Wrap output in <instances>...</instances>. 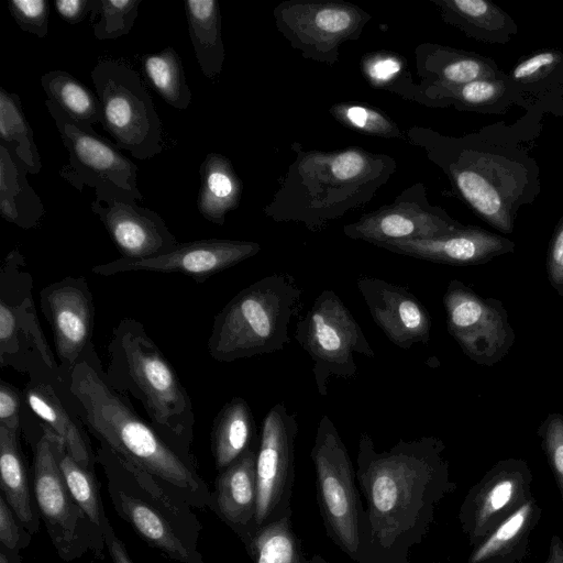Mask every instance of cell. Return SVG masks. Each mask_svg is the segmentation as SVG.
<instances>
[{"label":"cell","instance_id":"obj_1","mask_svg":"<svg viewBox=\"0 0 563 563\" xmlns=\"http://www.w3.org/2000/svg\"><path fill=\"white\" fill-rule=\"evenodd\" d=\"M444 442L433 435L400 440L378 452L361 433L356 479L366 499L356 563H411L435 522L441 501L456 489Z\"/></svg>","mask_w":563,"mask_h":563},{"label":"cell","instance_id":"obj_2","mask_svg":"<svg viewBox=\"0 0 563 563\" xmlns=\"http://www.w3.org/2000/svg\"><path fill=\"white\" fill-rule=\"evenodd\" d=\"M406 141L422 148L446 175L455 195L505 234L512 233L519 208L532 203L540 191L536 161L503 125L460 137L412 126Z\"/></svg>","mask_w":563,"mask_h":563},{"label":"cell","instance_id":"obj_3","mask_svg":"<svg viewBox=\"0 0 563 563\" xmlns=\"http://www.w3.org/2000/svg\"><path fill=\"white\" fill-rule=\"evenodd\" d=\"M56 386L69 410L100 444L173 486L195 508H211V492L198 474L196 461L169 445L135 411L129 397L109 384L93 345L70 371L60 375Z\"/></svg>","mask_w":563,"mask_h":563},{"label":"cell","instance_id":"obj_4","mask_svg":"<svg viewBox=\"0 0 563 563\" xmlns=\"http://www.w3.org/2000/svg\"><path fill=\"white\" fill-rule=\"evenodd\" d=\"M295 158L264 208L276 222L301 223L312 232L367 205L396 170L395 159L361 146L305 150L291 144Z\"/></svg>","mask_w":563,"mask_h":563},{"label":"cell","instance_id":"obj_5","mask_svg":"<svg viewBox=\"0 0 563 563\" xmlns=\"http://www.w3.org/2000/svg\"><path fill=\"white\" fill-rule=\"evenodd\" d=\"M107 353L104 375L109 384L118 393L136 399L164 440L195 461L191 445L196 419L191 399L143 323L134 318L121 319L111 332Z\"/></svg>","mask_w":563,"mask_h":563},{"label":"cell","instance_id":"obj_6","mask_svg":"<svg viewBox=\"0 0 563 563\" xmlns=\"http://www.w3.org/2000/svg\"><path fill=\"white\" fill-rule=\"evenodd\" d=\"M117 514L150 547L179 563H206L198 550L202 526L186 497L100 444L96 453Z\"/></svg>","mask_w":563,"mask_h":563},{"label":"cell","instance_id":"obj_7","mask_svg":"<svg viewBox=\"0 0 563 563\" xmlns=\"http://www.w3.org/2000/svg\"><path fill=\"white\" fill-rule=\"evenodd\" d=\"M301 297L302 289L288 273H274L245 287L214 316L210 356L230 363L283 350Z\"/></svg>","mask_w":563,"mask_h":563},{"label":"cell","instance_id":"obj_8","mask_svg":"<svg viewBox=\"0 0 563 563\" xmlns=\"http://www.w3.org/2000/svg\"><path fill=\"white\" fill-rule=\"evenodd\" d=\"M33 443L32 481L35 504L58 556L71 562L90 552L103 559V530L87 517L64 479L59 460L66 450L52 429L38 421Z\"/></svg>","mask_w":563,"mask_h":563},{"label":"cell","instance_id":"obj_9","mask_svg":"<svg viewBox=\"0 0 563 563\" xmlns=\"http://www.w3.org/2000/svg\"><path fill=\"white\" fill-rule=\"evenodd\" d=\"M90 76L100 103V124L114 144L142 161L159 154L161 120L139 73L123 62L102 59Z\"/></svg>","mask_w":563,"mask_h":563},{"label":"cell","instance_id":"obj_10","mask_svg":"<svg viewBox=\"0 0 563 563\" xmlns=\"http://www.w3.org/2000/svg\"><path fill=\"white\" fill-rule=\"evenodd\" d=\"M310 456L316 472L317 501L327 534L341 551L357 562L364 508L347 449L327 415L318 423Z\"/></svg>","mask_w":563,"mask_h":563},{"label":"cell","instance_id":"obj_11","mask_svg":"<svg viewBox=\"0 0 563 563\" xmlns=\"http://www.w3.org/2000/svg\"><path fill=\"white\" fill-rule=\"evenodd\" d=\"M33 279L18 249L0 269V364L25 375L52 373L59 366L45 339L32 297Z\"/></svg>","mask_w":563,"mask_h":563},{"label":"cell","instance_id":"obj_12","mask_svg":"<svg viewBox=\"0 0 563 563\" xmlns=\"http://www.w3.org/2000/svg\"><path fill=\"white\" fill-rule=\"evenodd\" d=\"M295 339L313 362L312 373L321 396L328 394L330 377L349 379L356 375V355L375 357L358 322L331 289L321 291L297 322Z\"/></svg>","mask_w":563,"mask_h":563},{"label":"cell","instance_id":"obj_13","mask_svg":"<svg viewBox=\"0 0 563 563\" xmlns=\"http://www.w3.org/2000/svg\"><path fill=\"white\" fill-rule=\"evenodd\" d=\"M278 32L306 59L334 65L340 46L361 37L372 15L344 0H285L273 11Z\"/></svg>","mask_w":563,"mask_h":563},{"label":"cell","instance_id":"obj_14","mask_svg":"<svg viewBox=\"0 0 563 563\" xmlns=\"http://www.w3.org/2000/svg\"><path fill=\"white\" fill-rule=\"evenodd\" d=\"M446 327L463 353L481 366L499 363L512 349L516 335L499 299L485 298L457 279L443 295Z\"/></svg>","mask_w":563,"mask_h":563},{"label":"cell","instance_id":"obj_15","mask_svg":"<svg viewBox=\"0 0 563 563\" xmlns=\"http://www.w3.org/2000/svg\"><path fill=\"white\" fill-rule=\"evenodd\" d=\"M45 106L68 152V164L60 170L64 179L79 191L85 186L96 188L110 184L131 194L139 201L143 199L136 184L135 163L92 126L74 121L47 99Z\"/></svg>","mask_w":563,"mask_h":563},{"label":"cell","instance_id":"obj_16","mask_svg":"<svg viewBox=\"0 0 563 563\" xmlns=\"http://www.w3.org/2000/svg\"><path fill=\"white\" fill-rule=\"evenodd\" d=\"M297 434L296 416L283 402L273 406L263 420L256 459L257 529L291 517Z\"/></svg>","mask_w":563,"mask_h":563},{"label":"cell","instance_id":"obj_17","mask_svg":"<svg viewBox=\"0 0 563 563\" xmlns=\"http://www.w3.org/2000/svg\"><path fill=\"white\" fill-rule=\"evenodd\" d=\"M465 227L441 207L432 206L428 200L427 186L415 183L391 203L345 224L343 233L350 239L377 246L394 241L439 238Z\"/></svg>","mask_w":563,"mask_h":563},{"label":"cell","instance_id":"obj_18","mask_svg":"<svg viewBox=\"0 0 563 563\" xmlns=\"http://www.w3.org/2000/svg\"><path fill=\"white\" fill-rule=\"evenodd\" d=\"M532 472L523 459L496 462L466 493L457 515L474 548L532 497Z\"/></svg>","mask_w":563,"mask_h":563},{"label":"cell","instance_id":"obj_19","mask_svg":"<svg viewBox=\"0 0 563 563\" xmlns=\"http://www.w3.org/2000/svg\"><path fill=\"white\" fill-rule=\"evenodd\" d=\"M91 211L106 228L121 257L143 260L173 250L178 241L163 218L141 207L136 198L114 185L95 188Z\"/></svg>","mask_w":563,"mask_h":563},{"label":"cell","instance_id":"obj_20","mask_svg":"<svg viewBox=\"0 0 563 563\" xmlns=\"http://www.w3.org/2000/svg\"><path fill=\"white\" fill-rule=\"evenodd\" d=\"M261 251L253 241L229 239H205L178 243L173 250L143 260L119 257L108 263L95 265L93 274L112 276L126 272L179 273L202 284L213 275L225 271Z\"/></svg>","mask_w":563,"mask_h":563},{"label":"cell","instance_id":"obj_21","mask_svg":"<svg viewBox=\"0 0 563 563\" xmlns=\"http://www.w3.org/2000/svg\"><path fill=\"white\" fill-rule=\"evenodd\" d=\"M41 310L51 327L60 375L93 345L95 305L82 276H67L40 291Z\"/></svg>","mask_w":563,"mask_h":563},{"label":"cell","instance_id":"obj_22","mask_svg":"<svg viewBox=\"0 0 563 563\" xmlns=\"http://www.w3.org/2000/svg\"><path fill=\"white\" fill-rule=\"evenodd\" d=\"M356 286L374 322L390 342L409 350L429 341L430 314L406 287L368 276L358 278Z\"/></svg>","mask_w":563,"mask_h":563},{"label":"cell","instance_id":"obj_23","mask_svg":"<svg viewBox=\"0 0 563 563\" xmlns=\"http://www.w3.org/2000/svg\"><path fill=\"white\" fill-rule=\"evenodd\" d=\"M378 247L434 263L472 266L512 253L515 242L479 227L466 225L451 234L383 243Z\"/></svg>","mask_w":563,"mask_h":563},{"label":"cell","instance_id":"obj_24","mask_svg":"<svg viewBox=\"0 0 563 563\" xmlns=\"http://www.w3.org/2000/svg\"><path fill=\"white\" fill-rule=\"evenodd\" d=\"M253 446L219 473L211 493V509L236 533L249 555L257 533L256 459Z\"/></svg>","mask_w":563,"mask_h":563},{"label":"cell","instance_id":"obj_25","mask_svg":"<svg viewBox=\"0 0 563 563\" xmlns=\"http://www.w3.org/2000/svg\"><path fill=\"white\" fill-rule=\"evenodd\" d=\"M52 373L29 375L22 389L23 404L42 423L63 441L66 452L82 467L93 471L97 463L86 428L69 410L60 396Z\"/></svg>","mask_w":563,"mask_h":563},{"label":"cell","instance_id":"obj_26","mask_svg":"<svg viewBox=\"0 0 563 563\" xmlns=\"http://www.w3.org/2000/svg\"><path fill=\"white\" fill-rule=\"evenodd\" d=\"M415 58L419 84L428 88L460 86L505 75L495 60L486 56L437 43L419 44Z\"/></svg>","mask_w":563,"mask_h":563},{"label":"cell","instance_id":"obj_27","mask_svg":"<svg viewBox=\"0 0 563 563\" xmlns=\"http://www.w3.org/2000/svg\"><path fill=\"white\" fill-rule=\"evenodd\" d=\"M441 19L467 37L489 44H507L518 33L514 19L488 0H429Z\"/></svg>","mask_w":563,"mask_h":563},{"label":"cell","instance_id":"obj_28","mask_svg":"<svg viewBox=\"0 0 563 563\" xmlns=\"http://www.w3.org/2000/svg\"><path fill=\"white\" fill-rule=\"evenodd\" d=\"M541 515L540 505L531 497L473 548L466 563H522Z\"/></svg>","mask_w":563,"mask_h":563},{"label":"cell","instance_id":"obj_29","mask_svg":"<svg viewBox=\"0 0 563 563\" xmlns=\"http://www.w3.org/2000/svg\"><path fill=\"white\" fill-rule=\"evenodd\" d=\"M421 89L427 107H454L460 111L500 113L519 101V93L506 74L499 78H483L460 86L444 88L421 86Z\"/></svg>","mask_w":563,"mask_h":563},{"label":"cell","instance_id":"obj_30","mask_svg":"<svg viewBox=\"0 0 563 563\" xmlns=\"http://www.w3.org/2000/svg\"><path fill=\"white\" fill-rule=\"evenodd\" d=\"M0 487L7 503L33 536L40 527L36 504H33L27 465L21 449L20 433L0 424Z\"/></svg>","mask_w":563,"mask_h":563},{"label":"cell","instance_id":"obj_31","mask_svg":"<svg viewBox=\"0 0 563 563\" xmlns=\"http://www.w3.org/2000/svg\"><path fill=\"white\" fill-rule=\"evenodd\" d=\"M197 197L199 213L209 222L222 225L242 198L243 184L231 161L220 153H208L199 167Z\"/></svg>","mask_w":563,"mask_h":563},{"label":"cell","instance_id":"obj_32","mask_svg":"<svg viewBox=\"0 0 563 563\" xmlns=\"http://www.w3.org/2000/svg\"><path fill=\"white\" fill-rule=\"evenodd\" d=\"M26 175L25 167L0 144V214L24 230L36 228L45 214L44 205Z\"/></svg>","mask_w":563,"mask_h":563},{"label":"cell","instance_id":"obj_33","mask_svg":"<svg viewBox=\"0 0 563 563\" xmlns=\"http://www.w3.org/2000/svg\"><path fill=\"white\" fill-rule=\"evenodd\" d=\"M252 410L245 399L234 397L217 413L211 430V451L216 468L230 466L253 446L256 435Z\"/></svg>","mask_w":563,"mask_h":563},{"label":"cell","instance_id":"obj_34","mask_svg":"<svg viewBox=\"0 0 563 563\" xmlns=\"http://www.w3.org/2000/svg\"><path fill=\"white\" fill-rule=\"evenodd\" d=\"M184 4L195 56L202 74L212 79L222 71L225 57L219 3L189 0Z\"/></svg>","mask_w":563,"mask_h":563},{"label":"cell","instance_id":"obj_35","mask_svg":"<svg viewBox=\"0 0 563 563\" xmlns=\"http://www.w3.org/2000/svg\"><path fill=\"white\" fill-rule=\"evenodd\" d=\"M364 79L375 89L426 106L420 84H416L407 59L391 51L380 49L364 54L360 62Z\"/></svg>","mask_w":563,"mask_h":563},{"label":"cell","instance_id":"obj_36","mask_svg":"<svg viewBox=\"0 0 563 563\" xmlns=\"http://www.w3.org/2000/svg\"><path fill=\"white\" fill-rule=\"evenodd\" d=\"M0 144L7 147L27 173L37 174L42 162L33 131L22 110L19 95L0 87Z\"/></svg>","mask_w":563,"mask_h":563},{"label":"cell","instance_id":"obj_37","mask_svg":"<svg viewBox=\"0 0 563 563\" xmlns=\"http://www.w3.org/2000/svg\"><path fill=\"white\" fill-rule=\"evenodd\" d=\"M47 100L78 123L92 126L100 123V103L79 79L65 70H49L41 78Z\"/></svg>","mask_w":563,"mask_h":563},{"label":"cell","instance_id":"obj_38","mask_svg":"<svg viewBox=\"0 0 563 563\" xmlns=\"http://www.w3.org/2000/svg\"><path fill=\"white\" fill-rule=\"evenodd\" d=\"M144 75L151 87L170 107L185 110L192 98L178 53L170 46L142 57Z\"/></svg>","mask_w":563,"mask_h":563},{"label":"cell","instance_id":"obj_39","mask_svg":"<svg viewBox=\"0 0 563 563\" xmlns=\"http://www.w3.org/2000/svg\"><path fill=\"white\" fill-rule=\"evenodd\" d=\"M250 558L254 563H305L301 543L291 517L273 521L257 530Z\"/></svg>","mask_w":563,"mask_h":563},{"label":"cell","instance_id":"obj_40","mask_svg":"<svg viewBox=\"0 0 563 563\" xmlns=\"http://www.w3.org/2000/svg\"><path fill=\"white\" fill-rule=\"evenodd\" d=\"M521 102L526 95L536 96L541 86L563 79V52L543 48L520 59L508 75Z\"/></svg>","mask_w":563,"mask_h":563},{"label":"cell","instance_id":"obj_41","mask_svg":"<svg viewBox=\"0 0 563 563\" xmlns=\"http://www.w3.org/2000/svg\"><path fill=\"white\" fill-rule=\"evenodd\" d=\"M329 113L341 125L354 132L382 139H405L406 133L380 109L363 102H338Z\"/></svg>","mask_w":563,"mask_h":563},{"label":"cell","instance_id":"obj_42","mask_svg":"<svg viewBox=\"0 0 563 563\" xmlns=\"http://www.w3.org/2000/svg\"><path fill=\"white\" fill-rule=\"evenodd\" d=\"M59 466L76 503L91 522L103 530L108 517L102 506L100 485L96 473L82 467L66 450L60 456Z\"/></svg>","mask_w":563,"mask_h":563},{"label":"cell","instance_id":"obj_43","mask_svg":"<svg viewBox=\"0 0 563 563\" xmlns=\"http://www.w3.org/2000/svg\"><path fill=\"white\" fill-rule=\"evenodd\" d=\"M142 0H99V21L93 25L97 40H114L133 27Z\"/></svg>","mask_w":563,"mask_h":563},{"label":"cell","instance_id":"obj_44","mask_svg":"<svg viewBox=\"0 0 563 563\" xmlns=\"http://www.w3.org/2000/svg\"><path fill=\"white\" fill-rule=\"evenodd\" d=\"M537 434L563 504V415L550 412L540 423Z\"/></svg>","mask_w":563,"mask_h":563},{"label":"cell","instance_id":"obj_45","mask_svg":"<svg viewBox=\"0 0 563 563\" xmlns=\"http://www.w3.org/2000/svg\"><path fill=\"white\" fill-rule=\"evenodd\" d=\"M32 534L18 519L3 495H0V550L12 563L20 562V553L31 541Z\"/></svg>","mask_w":563,"mask_h":563},{"label":"cell","instance_id":"obj_46","mask_svg":"<svg viewBox=\"0 0 563 563\" xmlns=\"http://www.w3.org/2000/svg\"><path fill=\"white\" fill-rule=\"evenodd\" d=\"M8 9L18 26L40 38L48 32L49 3L47 0H11Z\"/></svg>","mask_w":563,"mask_h":563},{"label":"cell","instance_id":"obj_47","mask_svg":"<svg viewBox=\"0 0 563 563\" xmlns=\"http://www.w3.org/2000/svg\"><path fill=\"white\" fill-rule=\"evenodd\" d=\"M545 271L551 287L563 297V216L558 221L549 242Z\"/></svg>","mask_w":563,"mask_h":563},{"label":"cell","instance_id":"obj_48","mask_svg":"<svg viewBox=\"0 0 563 563\" xmlns=\"http://www.w3.org/2000/svg\"><path fill=\"white\" fill-rule=\"evenodd\" d=\"M22 390L0 379V424L15 432L22 429Z\"/></svg>","mask_w":563,"mask_h":563},{"label":"cell","instance_id":"obj_49","mask_svg":"<svg viewBox=\"0 0 563 563\" xmlns=\"http://www.w3.org/2000/svg\"><path fill=\"white\" fill-rule=\"evenodd\" d=\"M98 0H57L54 7L62 20L68 24L84 21L89 13H95Z\"/></svg>","mask_w":563,"mask_h":563},{"label":"cell","instance_id":"obj_50","mask_svg":"<svg viewBox=\"0 0 563 563\" xmlns=\"http://www.w3.org/2000/svg\"><path fill=\"white\" fill-rule=\"evenodd\" d=\"M103 534L106 540V549L112 560V563H134L126 551L124 543L117 536L109 519L103 526Z\"/></svg>","mask_w":563,"mask_h":563},{"label":"cell","instance_id":"obj_51","mask_svg":"<svg viewBox=\"0 0 563 563\" xmlns=\"http://www.w3.org/2000/svg\"><path fill=\"white\" fill-rule=\"evenodd\" d=\"M544 563H563V541L558 534L551 537Z\"/></svg>","mask_w":563,"mask_h":563},{"label":"cell","instance_id":"obj_52","mask_svg":"<svg viewBox=\"0 0 563 563\" xmlns=\"http://www.w3.org/2000/svg\"><path fill=\"white\" fill-rule=\"evenodd\" d=\"M305 563H329L320 555H313L311 559H307Z\"/></svg>","mask_w":563,"mask_h":563},{"label":"cell","instance_id":"obj_53","mask_svg":"<svg viewBox=\"0 0 563 563\" xmlns=\"http://www.w3.org/2000/svg\"><path fill=\"white\" fill-rule=\"evenodd\" d=\"M0 563H12L9 558L0 550Z\"/></svg>","mask_w":563,"mask_h":563},{"label":"cell","instance_id":"obj_54","mask_svg":"<svg viewBox=\"0 0 563 563\" xmlns=\"http://www.w3.org/2000/svg\"><path fill=\"white\" fill-rule=\"evenodd\" d=\"M431 563H440V562H438V561H433V562H431Z\"/></svg>","mask_w":563,"mask_h":563}]
</instances>
